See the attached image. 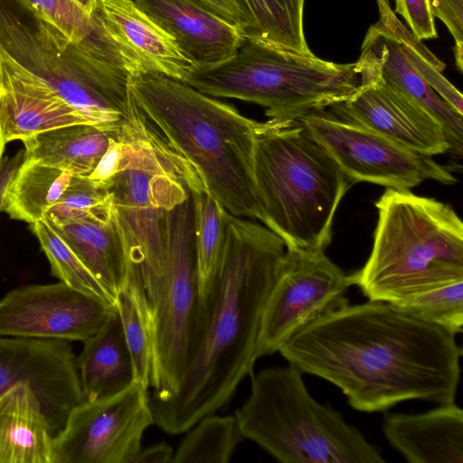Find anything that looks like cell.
Listing matches in <instances>:
<instances>
[{
	"instance_id": "4fadbf2b",
	"label": "cell",
	"mask_w": 463,
	"mask_h": 463,
	"mask_svg": "<svg viewBox=\"0 0 463 463\" xmlns=\"http://www.w3.org/2000/svg\"><path fill=\"white\" fill-rule=\"evenodd\" d=\"M153 424L147 388L136 381L112 395L84 400L54 437L53 463H131Z\"/></svg>"
},
{
	"instance_id": "8d00e7d4",
	"label": "cell",
	"mask_w": 463,
	"mask_h": 463,
	"mask_svg": "<svg viewBox=\"0 0 463 463\" xmlns=\"http://www.w3.org/2000/svg\"><path fill=\"white\" fill-rule=\"evenodd\" d=\"M203 5L230 22L240 27L243 33L245 31V20L240 8L234 0H198Z\"/></svg>"
},
{
	"instance_id": "cb8c5ba5",
	"label": "cell",
	"mask_w": 463,
	"mask_h": 463,
	"mask_svg": "<svg viewBox=\"0 0 463 463\" xmlns=\"http://www.w3.org/2000/svg\"><path fill=\"white\" fill-rule=\"evenodd\" d=\"M112 133L92 124H73L46 130L22 142L24 160L88 176L107 151Z\"/></svg>"
},
{
	"instance_id": "e0dca14e",
	"label": "cell",
	"mask_w": 463,
	"mask_h": 463,
	"mask_svg": "<svg viewBox=\"0 0 463 463\" xmlns=\"http://www.w3.org/2000/svg\"><path fill=\"white\" fill-rule=\"evenodd\" d=\"M93 14L131 76L154 72L184 81L195 69L175 39L133 0H97Z\"/></svg>"
},
{
	"instance_id": "f35d334b",
	"label": "cell",
	"mask_w": 463,
	"mask_h": 463,
	"mask_svg": "<svg viewBox=\"0 0 463 463\" xmlns=\"http://www.w3.org/2000/svg\"><path fill=\"white\" fill-rule=\"evenodd\" d=\"M173 457V449L168 444L159 443L140 449L131 463H168Z\"/></svg>"
},
{
	"instance_id": "ab89813d",
	"label": "cell",
	"mask_w": 463,
	"mask_h": 463,
	"mask_svg": "<svg viewBox=\"0 0 463 463\" xmlns=\"http://www.w3.org/2000/svg\"><path fill=\"white\" fill-rule=\"evenodd\" d=\"M85 14L91 16L96 9L97 0H71Z\"/></svg>"
},
{
	"instance_id": "f546056e",
	"label": "cell",
	"mask_w": 463,
	"mask_h": 463,
	"mask_svg": "<svg viewBox=\"0 0 463 463\" xmlns=\"http://www.w3.org/2000/svg\"><path fill=\"white\" fill-rule=\"evenodd\" d=\"M180 443L174 463H227L241 435L234 416L211 414L199 420Z\"/></svg>"
},
{
	"instance_id": "1f68e13d",
	"label": "cell",
	"mask_w": 463,
	"mask_h": 463,
	"mask_svg": "<svg viewBox=\"0 0 463 463\" xmlns=\"http://www.w3.org/2000/svg\"><path fill=\"white\" fill-rule=\"evenodd\" d=\"M191 196L194 204V232L200 297L204 292L219 259L224 238L225 210L206 192H193Z\"/></svg>"
},
{
	"instance_id": "d4e9b609",
	"label": "cell",
	"mask_w": 463,
	"mask_h": 463,
	"mask_svg": "<svg viewBox=\"0 0 463 463\" xmlns=\"http://www.w3.org/2000/svg\"><path fill=\"white\" fill-rule=\"evenodd\" d=\"M51 226L115 299L126 282L128 261L114 215L106 222L88 219Z\"/></svg>"
},
{
	"instance_id": "484cf974",
	"label": "cell",
	"mask_w": 463,
	"mask_h": 463,
	"mask_svg": "<svg viewBox=\"0 0 463 463\" xmlns=\"http://www.w3.org/2000/svg\"><path fill=\"white\" fill-rule=\"evenodd\" d=\"M245 20L246 40L312 55L304 33L305 0H234Z\"/></svg>"
},
{
	"instance_id": "2e32d148",
	"label": "cell",
	"mask_w": 463,
	"mask_h": 463,
	"mask_svg": "<svg viewBox=\"0 0 463 463\" xmlns=\"http://www.w3.org/2000/svg\"><path fill=\"white\" fill-rule=\"evenodd\" d=\"M327 109L338 118L379 133L415 152L433 156L450 150L443 128L430 114L373 77L360 75L356 90Z\"/></svg>"
},
{
	"instance_id": "30bf717a",
	"label": "cell",
	"mask_w": 463,
	"mask_h": 463,
	"mask_svg": "<svg viewBox=\"0 0 463 463\" xmlns=\"http://www.w3.org/2000/svg\"><path fill=\"white\" fill-rule=\"evenodd\" d=\"M164 238V279L150 313L152 399L177 388L194 329L199 296L191 194L167 213Z\"/></svg>"
},
{
	"instance_id": "5b68a950",
	"label": "cell",
	"mask_w": 463,
	"mask_h": 463,
	"mask_svg": "<svg viewBox=\"0 0 463 463\" xmlns=\"http://www.w3.org/2000/svg\"><path fill=\"white\" fill-rule=\"evenodd\" d=\"M253 174L260 221L286 248L325 250L352 184L300 119L260 122Z\"/></svg>"
},
{
	"instance_id": "7a4b0ae2",
	"label": "cell",
	"mask_w": 463,
	"mask_h": 463,
	"mask_svg": "<svg viewBox=\"0 0 463 463\" xmlns=\"http://www.w3.org/2000/svg\"><path fill=\"white\" fill-rule=\"evenodd\" d=\"M224 238L214 271L199 297L193 337L175 391L149 403L154 422L183 433L223 407L252 374L263 311L286 250L255 220L224 211Z\"/></svg>"
},
{
	"instance_id": "ffe728a7",
	"label": "cell",
	"mask_w": 463,
	"mask_h": 463,
	"mask_svg": "<svg viewBox=\"0 0 463 463\" xmlns=\"http://www.w3.org/2000/svg\"><path fill=\"white\" fill-rule=\"evenodd\" d=\"M90 124L0 49V132L6 145L55 128ZM93 125V124H92Z\"/></svg>"
},
{
	"instance_id": "ba28073f",
	"label": "cell",
	"mask_w": 463,
	"mask_h": 463,
	"mask_svg": "<svg viewBox=\"0 0 463 463\" xmlns=\"http://www.w3.org/2000/svg\"><path fill=\"white\" fill-rule=\"evenodd\" d=\"M0 49L90 124L109 128L128 118L131 74L70 42L24 0H0Z\"/></svg>"
},
{
	"instance_id": "52a82bcc",
	"label": "cell",
	"mask_w": 463,
	"mask_h": 463,
	"mask_svg": "<svg viewBox=\"0 0 463 463\" xmlns=\"http://www.w3.org/2000/svg\"><path fill=\"white\" fill-rule=\"evenodd\" d=\"M234 417L244 439L282 463L384 461L339 411L310 394L302 373L289 364L253 374L250 394Z\"/></svg>"
},
{
	"instance_id": "4dcf8cb0",
	"label": "cell",
	"mask_w": 463,
	"mask_h": 463,
	"mask_svg": "<svg viewBox=\"0 0 463 463\" xmlns=\"http://www.w3.org/2000/svg\"><path fill=\"white\" fill-rule=\"evenodd\" d=\"M46 255L51 273L61 282L113 306L115 299L89 271L45 218L29 224Z\"/></svg>"
},
{
	"instance_id": "8992f818",
	"label": "cell",
	"mask_w": 463,
	"mask_h": 463,
	"mask_svg": "<svg viewBox=\"0 0 463 463\" xmlns=\"http://www.w3.org/2000/svg\"><path fill=\"white\" fill-rule=\"evenodd\" d=\"M371 254L349 275L371 301L396 303L463 279V223L448 203L387 188Z\"/></svg>"
},
{
	"instance_id": "836d02e7",
	"label": "cell",
	"mask_w": 463,
	"mask_h": 463,
	"mask_svg": "<svg viewBox=\"0 0 463 463\" xmlns=\"http://www.w3.org/2000/svg\"><path fill=\"white\" fill-rule=\"evenodd\" d=\"M454 335L463 329V279L391 303Z\"/></svg>"
},
{
	"instance_id": "44dd1931",
	"label": "cell",
	"mask_w": 463,
	"mask_h": 463,
	"mask_svg": "<svg viewBox=\"0 0 463 463\" xmlns=\"http://www.w3.org/2000/svg\"><path fill=\"white\" fill-rule=\"evenodd\" d=\"M421 413H387L383 431L410 463H462L463 411L455 402Z\"/></svg>"
},
{
	"instance_id": "ac0fdd59",
	"label": "cell",
	"mask_w": 463,
	"mask_h": 463,
	"mask_svg": "<svg viewBox=\"0 0 463 463\" xmlns=\"http://www.w3.org/2000/svg\"><path fill=\"white\" fill-rule=\"evenodd\" d=\"M361 50L355 62L359 75L380 80L430 114L443 128L449 151L461 156L463 115L422 78L405 52L402 40L383 18L369 28Z\"/></svg>"
},
{
	"instance_id": "5bb4252c",
	"label": "cell",
	"mask_w": 463,
	"mask_h": 463,
	"mask_svg": "<svg viewBox=\"0 0 463 463\" xmlns=\"http://www.w3.org/2000/svg\"><path fill=\"white\" fill-rule=\"evenodd\" d=\"M114 308L61 281L26 285L0 299V335L84 342Z\"/></svg>"
},
{
	"instance_id": "277c9868",
	"label": "cell",
	"mask_w": 463,
	"mask_h": 463,
	"mask_svg": "<svg viewBox=\"0 0 463 463\" xmlns=\"http://www.w3.org/2000/svg\"><path fill=\"white\" fill-rule=\"evenodd\" d=\"M116 137L118 165L103 187L123 240L127 279L145 294L150 316L165 273L166 214L190 192L206 191L192 166L169 147L136 103Z\"/></svg>"
},
{
	"instance_id": "8fae6325",
	"label": "cell",
	"mask_w": 463,
	"mask_h": 463,
	"mask_svg": "<svg viewBox=\"0 0 463 463\" xmlns=\"http://www.w3.org/2000/svg\"><path fill=\"white\" fill-rule=\"evenodd\" d=\"M299 119L330 153L351 184L369 182L396 190H411L426 180L445 184L457 182L450 170L432 156L338 118L326 109Z\"/></svg>"
},
{
	"instance_id": "d590c367",
	"label": "cell",
	"mask_w": 463,
	"mask_h": 463,
	"mask_svg": "<svg viewBox=\"0 0 463 463\" xmlns=\"http://www.w3.org/2000/svg\"><path fill=\"white\" fill-rule=\"evenodd\" d=\"M434 17L440 19L455 41L456 65L463 71V0H430Z\"/></svg>"
},
{
	"instance_id": "83f0119b",
	"label": "cell",
	"mask_w": 463,
	"mask_h": 463,
	"mask_svg": "<svg viewBox=\"0 0 463 463\" xmlns=\"http://www.w3.org/2000/svg\"><path fill=\"white\" fill-rule=\"evenodd\" d=\"M70 42L92 56L126 69L127 65L106 35L97 17L85 14L71 0H24ZM128 71V69H126Z\"/></svg>"
},
{
	"instance_id": "d6986e66",
	"label": "cell",
	"mask_w": 463,
	"mask_h": 463,
	"mask_svg": "<svg viewBox=\"0 0 463 463\" xmlns=\"http://www.w3.org/2000/svg\"><path fill=\"white\" fill-rule=\"evenodd\" d=\"M171 35L195 68L231 59L243 44L242 30L198 0H133Z\"/></svg>"
},
{
	"instance_id": "9a60e30c",
	"label": "cell",
	"mask_w": 463,
	"mask_h": 463,
	"mask_svg": "<svg viewBox=\"0 0 463 463\" xmlns=\"http://www.w3.org/2000/svg\"><path fill=\"white\" fill-rule=\"evenodd\" d=\"M26 384L36 394L54 437L84 396L68 341L0 335V393Z\"/></svg>"
},
{
	"instance_id": "7402d4cb",
	"label": "cell",
	"mask_w": 463,
	"mask_h": 463,
	"mask_svg": "<svg viewBox=\"0 0 463 463\" xmlns=\"http://www.w3.org/2000/svg\"><path fill=\"white\" fill-rule=\"evenodd\" d=\"M48 419L33 391L16 384L0 393V463H53Z\"/></svg>"
},
{
	"instance_id": "3957f363",
	"label": "cell",
	"mask_w": 463,
	"mask_h": 463,
	"mask_svg": "<svg viewBox=\"0 0 463 463\" xmlns=\"http://www.w3.org/2000/svg\"><path fill=\"white\" fill-rule=\"evenodd\" d=\"M133 99L206 193L231 214L260 217L253 174L260 122L185 82L154 72L131 76Z\"/></svg>"
},
{
	"instance_id": "e575fe53",
	"label": "cell",
	"mask_w": 463,
	"mask_h": 463,
	"mask_svg": "<svg viewBox=\"0 0 463 463\" xmlns=\"http://www.w3.org/2000/svg\"><path fill=\"white\" fill-rule=\"evenodd\" d=\"M395 13L405 19L418 41L437 37L430 0H395Z\"/></svg>"
},
{
	"instance_id": "7c38bea8",
	"label": "cell",
	"mask_w": 463,
	"mask_h": 463,
	"mask_svg": "<svg viewBox=\"0 0 463 463\" xmlns=\"http://www.w3.org/2000/svg\"><path fill=\"white\" fill-rule=\"evenodd\" d=\"M350 286L325 250L286 248L262 315L259 357L279 352L298 331L348 302Z\"/></svg>"
},
{
	"instance_id": "60d3db41",
	"label": "cell",
	"mask_w": 463,
	"mask_h": 463,
	"mask_svg": "<svg viewBox=\"0 0 463 463\" xmlns=\"http://www.w3.org/2000/svg\"><path fill=\"white\" fill-rule=\"evenodd\" d=\"M5 144L3 142L1 132H0V161L3 158V153L5 150Z\"/></svg>"
},
{
	"instance_id": "603a6c76",
	"label": "cell",
	"mask_w": 463,
	"mask_h": 463,
	"mask_svg": "<svg viewBox=\"0 0 463 463\" xmlns=\"http://www.w3.org/2000/svg\"><path fill=\"white\" fill-rule=\"evenodd\" d=\"M76 363L87 401L117 393L134 382L132 360L116 307L99 329L83 342Z\"/></svg>"
},
{
	"instance_id": "74e56055",
	"label": "cell",
	"mask_w": 463,
	"mask_h": 463,
	"mask_svg": "<svg viewBox=\"0 0 463 463\" xmlns=\"http://www.w3.org/2000/svg\"><path fill=\"white\" fill-rule=\"evenodd\" d=\"M24 159V151L19 150L12 156L3 157L0 161V213L7 187Z\"/></svg>"
},
{
	"instance_id": "f1b7e54d",
	"label": "cell",
	"mask_w": 463,
	"mask_h": 463,
	"mask_svg": "<svg viewBox=\"0 0 463 463\" xmlns=\"http://www.w3.org/2000/svg\"><path fill=\"white\" fill-rule=\"evenodd\" d=\"M115 307L131 356L134 381L148 389L152 345L150 317L146 297L136 284L127 280L116 295Z\"/></svg>"
},
{
	"instance_id": "d6a6232c",
	"label": "cell",
	"mask_w": 463,
	"mask_h": 463,
	"mask_svg": "<svg viewBox=\"0 0 463 463\" xmlns=\"http://www.w3.org/2000/svg\"><path fill=\"white\" fill-rule=\"evenodd\" d=\"M113 217V207L108 190L87 176L72 175L71 182L45 219L54 226L82 220L106 222Z\"/></svg>"
},
{
	"instance_id": "9c48e42d",
	"label": "cell",
	"mask_w": 463,
	"mask_h": 463,
	"mask_svg": "<svg viewBox=\"0 0 463 463\" xmlns=\"http://www.w3.org/2000/svg\"><path fill=\"white\" fill-rule=\"evenodd\" d=\"M184 82L211 97L260 105L270 120L289 121L347 99L360 75L355 62L335 63L245 40L231 59L195 68Z\"/></svg>"
},
{
	"instance_id": "4316f807",
	"label": "cell",
	"mask_w": 463,
	"mask_h": 463,
	"mask_svg": "<svg viewBox=\"0 0 463 463\" xmlns=\"http://www.w3.org/2000/svg\"><path fill=\"white\" fill-rule=\"evenodd\" d=\"M71 176L66 171L24 159L7 187L3 211L11 219L29 224L43 219Z\"/></svg>"
},
{
	"instance_id": "6da1fadb",
	"label": "cell",
	"mask_w": 463,
	"mask_h": 463,
	"mask_svg": "<svg viewBox=\"0 0 463 463\" xmlns=\"http://www.w3.org/2000/svg\"><path fill=\"white\" fill-rule=\"evenodd\" d=\"M279 353L339 388L359 411L411 400L455 402L462 351L456 335L393 304L348 302L288 339Z\"/></svg>"
}]
</instances>
